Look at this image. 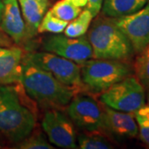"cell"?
I'll return each instance as SVG.
<instances>
[{"mask_svg":"<svg viewBox=\"0 0 149 149\" xmlns=\"http://www.w3.org/2000/svg\"><path fill=\"white\" fill-rule=\"evenodd\" d=\"M145 88L134 75H128L103 91L100 101L113 109L135 113L145 105Z\"/></svg>","mask_w":149,"mask_h":149,"instance_id":"5b68a950","label":"cell"},{"mask_svg":"<svg viewBox=\"0 0 149 149\" xmlns=\"http://www.w3.org/2000/svg\"><path fill=\"white\" fill-rule=\"evenodd\" d=\"M17 148L20 149H54L52 143L47 140L46 136L42 133H32L26 139L19 142Z\"/></svg>","mask_w":149,"mask_h":149,"instance_id":"44dd1931","label":"cell"},{"mask_svg":"<svg viewBox=\"0 0 149 149\" xmlns=\"http://www.w3.org/2000/svg\"><path fill=\"white\" fill-rule=\"evenodd\" d=\"M133 47L134 53H140L149 44V2L138 12L112 17Z\"/></svg>","mask_w":149,"mask_h":149,"instance_id":"30bf717a","label":"cell"},{"mask_svg":"<svg viewBox=\"0 0 149 149\" xmlns=\"http://www.w3.org/2000/svg\"><path fill=\"white\" fill-rule=\"evenodd\" d=\"M140 139L149 147V105H144L134 113Z\"/></svg>","mask_w":149,"mask_h":149,"instance_id":"7402d4cb","label":"cell"},{"mask_svg":"<svg viewBox=\"0 0 149 149\" xmlns=\"http://www.w3.org/2000/svg\"><path fill=\"white\" fill-rule=\"evenodd\" d=\"M32 63L47 70L64 85L73 88L83 85L80 65L47 52H32L26 56Z\"/></svg>","mask_w":149,"mask_h":149,"instance_id":"52a82bcc","label":"cell"},{"mask_svg":"<svg viewBox=\"0 0 149 149\" xmlns=\"http://www.w3.org/2000/svg\"><path fill=\"white\" fill-rule=\"evenodd\" d=\"M147 101H148V104L149 105V88L147 89Z\"/></svg>","mask_w":149,"mask_h":149,"instance_id":"d4e9b609","label":"cell"},{"mask_svg":"<svg viewBox=\"0 0 149 149\" xmlns=\"http://www.w3.org/2000/svg\"><path fill=\"white\" fill-rule=\"evenodd\" d=\"M94 17L85 8L80 15L68 22L64 30V35L69 37H79L85 35L93 21Z\"/></svg>","mask_w":149,"mask_h":149,"instance_id":"ac0fdd59","label":"cell"},{"mask_svg":"<svg viewBox=\"0 0 149 149\" xmlns=\"http://www.w3.org/2000/svg\"><path fill=\"white\" fill-rule=\"evenodd\" d=\"M45 52L53 53L81 64L93 58V51L86 35L69 37L62 34H54L45 37L42 42Z\"/></svg>","mask_w":149,"mask_h":149,"instance_id":"9c48e42d","label":"cell"},{"mask_svg":"<svg viewBox=\"0 0 149 149\" xmlns=\"http://www.w3.org/2000/svg\"><path fill=\"white\" fill-rule=\"evenodd\" d=\"M19 83L32 100L41 107L48 109L68 105L77 91L75 88L62 84L26 57L22 60Z\"/></svg>","mask_w":149,"mask_h":149,"instance_id":"6da1fadb","label":"cell"},{"mask_svg":"<svg viewBox=\"0 0 149 149\" xmlns=\"http://www.w3.org/2000/svg\"><path fill=\"white\" fill-rule=\"evenodd\" d=\"M3 8H4L3 2L2 0H0V22H1V18H2V14H3Z\"/></svg>","mask_w":149,"mask_h":149,"instance_id":"cb8c5ba5","label":"cell"},{"mask_svg":"<svg viewBox=\"0 0 149 149\" xmlns=\"http://www.w3.org/2000/svg\"><path fill=\"white\" fill-rule=\"evenodd\" d=\"M149 0H104L102 14L109 17H118L134 13L143 8Z\"/></svg>","mask_w":149,"mask_h":149,"instance_id":"9a60e30c","label":"cell"},{"mask_svg":"<svg viewBox=\"0 0 149 149\" xmlns=\"http://www.w3.org/2000/svg\"><path fill=\"white\" fill-rule=\"evenodd\" d=\"M78 148L81 149L113 148V144L102 132H84L77 138Z\"/></svg>","mask_w":149,"mask_h":149,"instance_id":"e0dca14e","label":"cell"},{"mask_svg":"<svg viewBox=\"0 0 149 149\" xmlns=\"http://www.w3.org/2000/svg\"><path fill=\"white\" fill-rule=\"evenodd\" d=\"M87 38L93 51V58L128 61L134 51L126 35L113 19L104 15L96 16L88 29Z\"/></svg>","mask_w":149,"mask_h":149,"instance_id":"3957f363","label":"cell"},{"mask_svg":"<svg viewBox=\"0 0 149 149\" xmlns=\"http://www.w3.org/2000/svg\"><path fill=\"white\" fill-rule=\"evenodd\" d=\"M2 1H3V0H2Z\"/></svg>","mask_w":149,"mask_h":149,"instance_id":"4316f807","label":"cell"},{"mask_svg":"<svg viewBox=\"0 0 149 149\" xmlns=\"http://www.w3.org/2000/svg\"><path fill=\"white\" fill-rule=\"evenodd\" d=\"M68 22H69L64 21L56 17L50 9H48L39 25L38 33L49 32L52 34H60L64 32Z\"/></svg>","mask_w":149,"mask_h":149,"instance_id":"ffe728a7","label":"cell"},{"mask_svg":"<svg viewBox=\"0 0 149 149\" xmlns=\"http://www.w3.org/2000/svg\"><path fill=\"white\" fill-rule=\"evenodd\" d=\"M102 132L120 140L135 138L139 133V127L134 113L115 110L104 104Z\"/></svg>","mask_w":149,"mask_h":149,"instance_id":"8fae6325","label":"cell"},{"mask_svg":"<svg viewBox=\"0 0 149 149\" xmlns=\"http://www.w3.org/2000/svg\"><path fill=\"white\" fill-rule=\"evenodd\" d=\"M36 116L21 99L16 87L0 85V133L18 143L32 133Z\"/></svg>","mask_w":149,"mask_h":149,"instance_id":"7a4b0ae2","label":"cell"},{"mask_svg":"<svg viewBox=\"0 0 149 149\" xmlns=\"http://www.w3.org/2000/svg\"><path fill=\"white\" fill-rule=\"evenodd\" d=\"M86 5L87 0H59L50 10L60 19L70 22L80 15Z\"/></svg>","mask_w":149,"mask_h":149,"instance_id":"2e32d148","label":"cell"},{"mask_svg":"<svg viewBox=\"0 0 149 149\" xmlns=\"http://www.w3.org/2000/svg\"><path fill=\"white\" fill-rule=\"evenodd\" d=\"M83 85L95 92H103L132 74L133 67L126 61L91 58L80 64Z\"/></svg>","mask_w":149,"mask_h":149,"instance_id":"277c9868","label":"cell"},{"mask_svg":"<svg viewBox=\"0 0 149 149\" xmlns=\"http://www.w3.org/2000/svg\"><path fill=\"white\" fill-rule=\"evenodd\" d=\"M22 60L20 48L0 47V85L20 82Z\"/></svg>","mask_w":149,"mask_h":149,"instance_id":"7c38bea8","label":"cell"},{"mask_svg":"<svg viewBox=\"0 0 149 149\" xmlns=\"http://www.w3.org/2000/svg\"><path fill=\"white\" fill-rule=\"evenodd\" d=\"M3 11L0 27L15 43H20L26 36L25 22L17 0H3Z\"/></svg>","mask_w":149,"mask_h":149,"instance_id":"4fadbf2b","label":"cell"},{"mask_svg":"<svg viewBox=\"0 0 149 149\" xmlns=\"http://www.w3.org/2000/svg\"><path fill=\"white\" fill-rule=\"evenodd\" d=\"M103 2L104 0H87L86 8L90 10L94 17L99 15L100 12L101 10Z\"/></svg>","mask_w":149,"mask_h":149,"instance_id":"603a6c76","label":"cell"},{"mask_svg":"<svg viewBox=\"0 0 149 149\" xmlns=\"http://www.w3.org/2000/svg\"><path fill=\"white\" fill-rule=\"evenodd\" d=\"M66 111L74 125L84 132H102L104 104L92 96L74 95L68 104Z\"/></svg>","mask_w":149,"mask_h":149,"instance_id":"8992f818","label":"cell"},{"mask_svg":"<svg viewBox=\"0 0 149 149\" xmlns=\"http://www.w3.org/2000/svg\"><path fill=\"white\" fill-rule=\"evenodd\" d=\"M2 39H3V37L0 34V44H3L4 43V40H2Z\"/></svg>","mask_w":149,"mask_h":149,"instance_id":"484cf974","label":"cell"},{"mask_svg":"<svg viewBox=\"0 0 149 149\" xmlns=\"http://www.w3.org/2000/svg\"><path fill=\"white\" fill-rule=\"evenodd\" d=\"M17 2L25 22L26 35L36 36L41 21L51 6V2L49 0H17Z\"/></svg>","mask_w":149,"mask_h":149,"instance_id":"5bb4252c","label":"cell"},{"mask_svg":"<svg viewBox=\"0 0 149 149\" xmlns=\"http://www.w3.org/2000/svg\"><path fill=\"white\" fill-rule=\"evenodd\" d=\"M42 127L52 144L64 149L78 148L74 124L58 109H48L42 118Z\"/></svg>","mask_w":149,"mask_h":149,"instance_id":"ba28073f","label":"cell"},{"mask_svg":"<svg viewBox=\"0 0 149 149\" xmlns=\"http://www.w3.org/2000/svg\"><path fill=\"white\" fill-rule=\"evenodd\" d=\"M136 77L145 89L149 88V44L139 53L134 64Z\"/></svg>","mask_w":149,"mask_h":149,"instance_id":"d6986e66","label":"cell"}]
</instances>
